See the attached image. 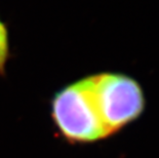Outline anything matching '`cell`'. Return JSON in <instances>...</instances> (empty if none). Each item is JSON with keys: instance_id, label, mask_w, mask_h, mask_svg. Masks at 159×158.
<instances>
[{"instance_id": "obj_1", "label": "cell", "mask_w": 159, "mask_h": 158, "mask_svg": "<svg viewBox=\"0 0 159 158\" xmlns=\"http://www.w3.org/2000/svg\"><path fill=\"white\" fill-rule=\"evenodd\" d=\"M91 104L108 137L138 119L146 101L137 80L125 74L103 72L87 76Z\"/></svg>"}, {"instance_id": "obj_2", "label": "cell", "mask_w": 159, "mask_h": 158, "mask_svg": "<svg viewBox=\"0 0 159 158\" xmlns=\"http://www.w3.org/2000/svg\"><path fill=\"white\" fill-rule=\"evenodd\" d=\"M11 56L9 52L8 30L6 25L0 20V75L5 74V67Z\"/></svg>"}]
</instances>
